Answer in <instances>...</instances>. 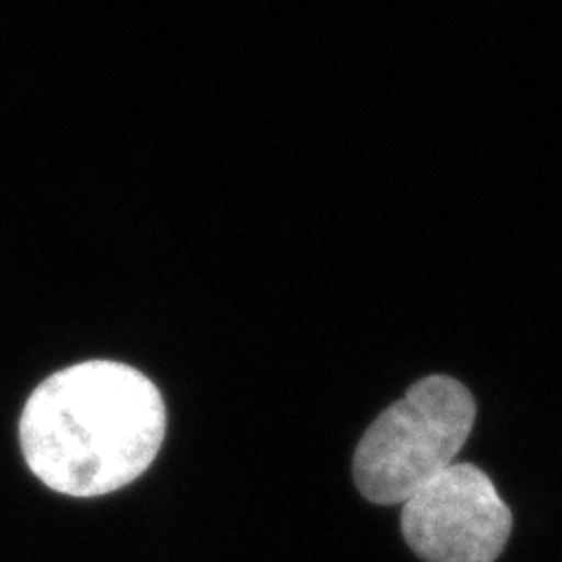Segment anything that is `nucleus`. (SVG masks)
Instances as JSON below:
<instances>
[{
  "mask_svg": "<svg viewBox=\"0 0 562 562\" xmlns=\"http://www.w3.org/2000/svg\"><path fill=\"white\" fill-rule=\"evenodd\" d=\"M165 431L162 394L144 373L115 361H85L49 375L20 419L29 469L70 497H101L136 481Z\"/></svg>",
  "mask_w": 562,
  "mask_h": 562,
  "instance_id": "nucleus-1",
  "label": "nucleus"
},
{
  "mask_svg": "<svg viewBox=\"0 0 562 562\" xmlns=\"http://www.w3.org/2000/svg\"><path fill=\"white\" fill-rule=\"evenodd\" d=\"M512 525L495 483L473 464H450L401 512L403 537L425 562H495Z\"/></svg>",
  "mask_w": 562,
  "mask_h": 562,
  "instance_id": "nucleus-3",
  "label": "nucleus"
},
{
  "mask_svg": "<svg viewBox=\"0 0 562 562\" xmlns=\"http://www.w3.org/2000/svg\"><path fill=\"white\" fill-rule=\"evenodd\" d=\"M476 401L462 382L429 375L378 415L355 452V483L380 506L406 504L469 441Z\"/></svg>",
  "mask_w": 562,
  "mask_h": 562,
  "instance_id": "nucleus-2",
  "label": "nucleus"
}]
</instances>
